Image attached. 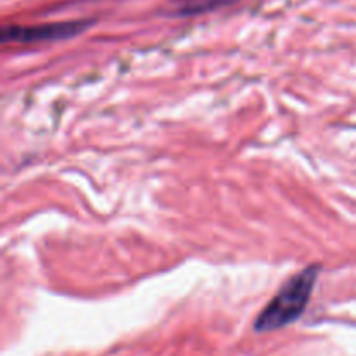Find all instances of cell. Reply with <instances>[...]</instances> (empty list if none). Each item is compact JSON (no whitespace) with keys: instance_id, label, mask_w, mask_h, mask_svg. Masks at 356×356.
Returning <instances> with one entry per match:
<instances>
[{"instance_id":"obj_1","label":"cell","mask_w":356,"mask_h":356,"mask_svg":"<svg viewBox=\"0 0 356 356\" xmlns=\"http://www.w3.org/2000/svg\"><path fill=\"white\" fill-rule=\"evenodd\" d=\"M320 266L312 264L289 278L280 291L273 296L266 308L257 315L254 322L256 332H273L298 322L306 312L315 285L318 282Z\"/></svg>"},{"instance_id":"obj_2","label":"cell","mask_w":356,"mask_h":356,"mask_svg":"<svg viewBox=\"0 0 356 356\" xmlns=\"http://www.w3.org/2000/svg\"><path fill=\"white\" fill-rule=\"evenodd\" d=\"M94 24L92 19H70L58 21V23L44 24H3L0 31L3 45L9 44H47V42L68 40V38L79 37Z\"/></svg>"},{"instance_id":"obj_3","label":"cell","mask_w":356,"mask_h":356,"mask_svg":"<svg viewBox=\"0 0 356 356\" xmlns=\"http://www.w3.org/2000/svg\"><path fill=\"white\" fill-rule=\"evenodd\" d=\"M232 2L233 0H172L167 7V14L179 17L198 16V14L221 9Z\"/></svg>"}]
</instances>
